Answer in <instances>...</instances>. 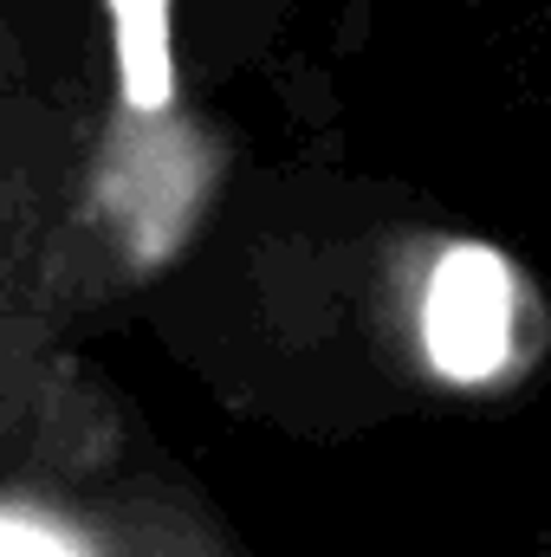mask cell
<instances>
[{
  "mask_svg": "<svg viewBox=\"0 0 551 557\" xmlns=\"http://www.w3.org/2000/svg\"><path fill=\"white\" fill-rule=\"evenodd\" d=\"M519 273L487 240H448L421 278V357L454 389H487L519 357Z\"/></svg>",
  "mask_w": 551,
  "mask_h": 557,
  "instance_id": "cell-1",
  "label": "cell"
},
{
  "mask_svg": "<svg viewBox=\"0 0 551 557\" xmlns=\"http://www.w3.org/2000/svg\"><path fill=\"white\" fill-rule=\"evenodd\" d=\"M111 39H118V91L131 111H162L175 98V59H169V0H105Z\"/></svg>",
  "mask_w": 551,
  "mask_h": 557,
  "instance_id": "cell-2",
  "label": "cell"
},
{
  "mask_svg": "<svg viewBox=\"0 0 551 557\" xmlns=\"http://www.w3.org/2000/svg\"><path fill=\"white\" fill-rule=\"evenodd\" d=\"M0 557H78L65 539L39 532V525H0Z\"/></svg>",
  "mask_w": 551,
  "mask_h": 557,
  "instance_id": "cell-3",
  "label": "cell"
}]
</instances>
